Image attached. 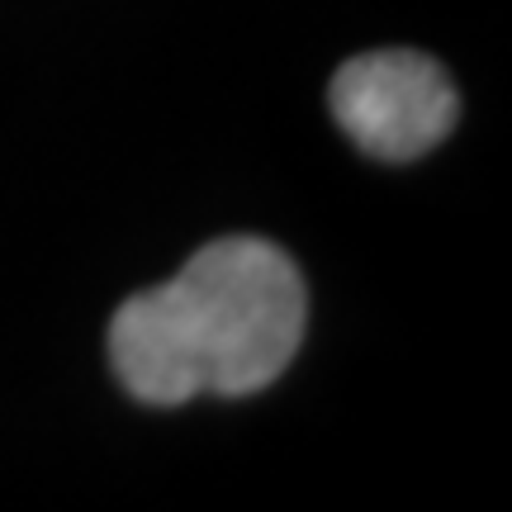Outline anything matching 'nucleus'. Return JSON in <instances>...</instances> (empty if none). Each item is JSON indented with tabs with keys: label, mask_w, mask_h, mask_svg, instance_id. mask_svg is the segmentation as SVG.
Instances as JSON below:
<instances>
[{
	"label": "nucleus",
	"mask_w": 512,
	"mask_h": 512,
	"mask_svg": "<svg viewBox=\"0 0 512 512\" xmlns=\"http://www.w3.org/2000/svg\"><path fill=\"white\" fill-rule=\"evenodd\" d=\"M304 323L309 294L290 252L266 238H219L166 285L119 304L110 366L152 408L200 394L247 399L285 375Z\"/></svg>",
	"instance_id": "obj_1"
},
{
	"label": "nucleus",
	"mask_w": 512,
	"mask_h": 512,
	"mask_svg": "<svg viewBox=\"0 0 512 512\" xmlns=\"http://www.w3.org/2000/svg\"><path fill=\"white\" fill-rule=\"evenodd\" d=\"M332 119L380 162H413L456 128L460 95L441 62L413 48H380L342 62L332 76Z\"/></svg>",
	"instance_id": "obj_2"
}]
</instances>
